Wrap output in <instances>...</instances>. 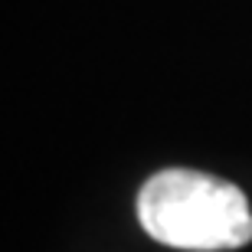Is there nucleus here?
I'll return each mask as SVG.
<instances>
[{"instance_id": "1", "label": "nucleus", "mask_w": 252, "mask_h": 252, "mask_svg": "<svg viewBox=\"0 0 252 252\" xmlns=\"http://www.w3.org/2000/svg\"><path fill=\"white\" fill-rule=\"evenodd\" d=\"M144 233L170 249L220 252L252 239V210L246 193L229 180L203 170H158L138 193Z\"/></svg>"}]
</instances>
